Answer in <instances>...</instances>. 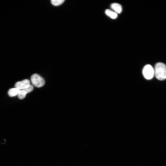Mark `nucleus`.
I'll list each match as a JSON object with an SVG mask.
<instances>
[{
	"instance_id": "nucleus-5",
	"label": "nucleus",
	"mask_w": 166,
	"mask_h": 166,
	"mask_svg": "<svg viewBox=\"0 0 166 166\" xmlns=\"http://www.w3.org/2000/svg\"><path fill=\"white\" fill-rule=\"evenodd\" d=\"M33 86L31 85H30L27 88L20 90V92L18 95V97L19 99H22L24 98L26 94L29 93L31 92L33 89Z\"/></svg>"
},
{
	"instance_id": "nucleus-2",
	"label": "nucleus",
	"mask_w": 166,
	"mask_h": 166,
	"mask_svg": "<svg viewBox=\"0 0 166 166\" xmlns=\"http://www.w3.org/2000/svg\"><path fill=\"white\" fill-rule=\"evenodd\" d=\"M142 73L144 78L147 80L152 79L154 75V69L150 65H145L142 70Z\"/></svg>"
},
{
	"instance_id": "nucleus-7",
	"label": "nucleus",
	"mask_w": 166,
	"mask_h": 166,
	"mask_svg": "<svg viewBox=\"0 0 166 166\" xmlns=\"http://www.w3.org/2000/svg\"><path fill=\"white\" fill-rule=\"evenodd\" d=\"M20 90L17 88H13L10 89L8 91L9 95L11 97L18 95Z\"/></svg>"
},
{
	"instance_id": "nucleus-8",
	"label": "nucleus",
	"mask_w": 166,
	"mask_h": 166,
	"mask_svg": "<svg viewBox=\"0 0 166 166\" xmlns=\"http://www.w3.org/2000/svg\"><path fill=\"white\" fill-rule=\"evenodd\" d=\"M105 13L107 16L113 19H116L118 16L117 14L109 9H106Z\"/></svg>"
},
{
	"instance_id": "nucleus-4",
	"label": "nucleus",
	"mask_w": 166,
	"mask_h": 166,
	"mask_svg": "<svg viewBox=\"0 0 166 166\" xmlns=\"http://www.w3.org/2000/svg\"><path fill=\"white\" fill-rule=\"evenodd\" d=\"M30 81L27 79L17 82L15 84V88L20 90L28 88L30 85Z\"/></svg>"
},
{
	"instance_id": "nucleus-1",
	"label": "nucleus",
	"mask_w": 166,
	"mask_h": 166,
	"mask_svg": "<svg viewBox=\"0 0 166 166\" xmlns=\"http://www.w3.org/2000/svg\"><path fill=\"white\" fill-rule=\"evenodd\" d=\"M154 75L160 80L166 79V65L162 62H158L155 65Z\"/></svg>"
},
{
	"instance_id": "nucleus-6",
	"label": "nucleus",
	"mask_w": 166,
	"mask_h": 166,
	"mask_svg": "<svg viewBox=\"0 0 166 166\" xmlns=\"http://www.w3.org/2000/svg\"><path fill=\"white\" fill-rule=\"evenodd\" d=\"M111 9L114 12L117 14H120L122 11V7L121 5L117 3H114L111 5Z\"/></svg>"
},
{
	"instance_id": "nucleus-3",
	"label": "nucleus",
	"mask_w": 166,
	"mask_h": 166,
	"mask_svg": "<svg viewBox=\"0 0 166 166\" xmlns=\"http://www.w3.org/2000/svg\"><path fill=\"white\" fill-rule=\"evenodd\" d=\"M31 79L33 84L38 88L43 86L45 84L44 79L36 73L34 74L32 76Z\"/></svg>"
},
{
	"instance_id": "nucleus-9",
	"label": "nucleus",
	"mask_w": 166,
	"mask_h": 166,
	"mask_svg": "<svg viewBox=\"0 0 166 166\" xmlns=\"http://www.w3.org/2000/svg\"><path fill=\"white\" fill-rule=\"evenodd\" d=\"M64 1V0H52L51 3L53 6H58L62 4Z\"/></svg>"
}]
</instances>
